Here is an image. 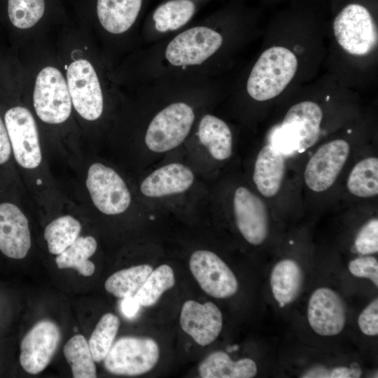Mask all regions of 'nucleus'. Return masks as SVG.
<instances>
[{
    "mask_svg": "<svg viewBox=\"0 0 378 378\" xmlns=\"http://www.w3.org/2000/svg\"><path fill=\"white\" fill-rule=\"evenodd\" d=\"M218 10L141 50L133 76L139 83L162 77H215L226 46L225 26L239 13Z\"/></svg>",
    "mask_w": 378,
    "mask_h": 378,
    "instance_id": "obj_1",
    "label": "nucleus"
},
{
    "mask_svg": "<svg viewBox=\"0 0 378 378\" xmlns=\"http://www.w3.org/2000/svg\"><path fill=\"white\" fill-rule=\"evenodd\" d=\"M297 69L298 59L293 52L281 46L271 47L260 55L251 69L246 92L258 102L274 98L288 86Z\"/></svg>",
    "mask_w": 378,
    "mask_h": 378,
    "instance_id": "obj_2",
    "label": "nucleus"
},
{
    "mask_svg": "<svg viewBox=\"0 0 378 378\" xmlns=\"http://www.w3.org/2000/svg\"><path fill=\"white\" fill-rule=\"evenodd\" d=\"M333 31L340 46L348 53L363 56L377 45V29L370 9L360 2H349L337 13Z\"/></svg>",
    "mask_w": 378,
    "mask_h": 378,
    "instance_id": "obj_3",
    "label": "nucleus"
},
{
    "mask_svg": "<svg viewBox=\"0 0 378 378\" xmlns=\"http://www.w3.org/2000/svg\"><path fill=\"white\" fill-rule=\"evenodd\" d=\"M214 0H161L148 10L142 37L150 44L169 36L193 22L198 13Z\"/></svg>",
    "mask_w": 378,
    "mask_h": 378,
    "instance_id": "obj_4",
    "label": "nucleus"
},
{
    "mask_svg": "<svg viewBox=\"0 0 378 378\" xmlns=\"http://www.w3.org/2000/svg\"><path fill=\"white\" fill-rule=\"evenodd\" d=\"M159 356V346L153 339L123 337L113 344L104 364L111 374L136 376L150 371Z\"/></svg>",
    "mask_w": 378,
    "mask_h": 378,
    "instance_id": "obj_5",
    "label": "nucleus"
},
{
    "mask_svg": "<svg viewBox=\"0 0 378 378\" xmlns=\"http://www.w3.org/2000/svg\"><path fill=\"white\" fill-rule=\"evenodd\" d=\"M33 103L37 115L44 122L59 124L69 118L72 102L67 83L58 69L46 66L40 71Z\"/></svg>",
    "mask_w": 378,
    "mask_h": 378,
    "instance_id": "obj_6",
    "label": "nucleus"
},
{
    "mask_svg": "<svg viewBox=\"0 0 378 378\" xmlns=\"http://www.w3.org/2000/svg\"><path fill=\"white\" fill-rule=\"evenodd\" d=\"M66 83L72 104L84 119H99L104 111V92L92 64L86 59L71 62L66 70Z\"/></svg>",
    "mask_w": 378,
    "mask_h": 378,
    "instance_id": "obj_7",
    "label": "nucleus"
},
{
    "mask_svg": "<svg viewBox=\"0 0 378 378\" xmlns=\"http://www.w3.org/2000/svg\"><path fill=\"white\" fill-rule=\"evenodd\" d=\"M86 186L93 204L104 214H122L130 205L131 195L126 183L109 167L92 164L88 172Z\"/></svg>",
    "mask_w": 378,
    "mask_h": 378,
    "instance_id": "obj_8",
    "label": "nucleus"
},
{
    "mask_svg": "<svg viewBox=\"0 0 378 378\" xmlns=\"http://www.w3.org/2000/svg\"><path fill=\"white\" fill-rule=\"evenodd\" d=\"M4 120L17 162L25 169L36 168L42 156L37 126L30 111L13 107L6 111Z\"/></svg>",
    "mask_w": 378,
    "mask_h": 378,
    "instance_id": "obj_9",
    "label": "nucleus"
},
{
    "mask_svg": "<svg viewBox=\"0 0 378 378\" xmlns=\"http://www.w3.org/2000/svg\"><path fill=\"white\" fill-rule=\"evenodd\" d=\"M190 270L201 288L215 298H227L238 290L237 278L227 264L216 253L207 250L192 253Z\"/></svg>",
    "mask_w": 378,
    "mask_h": 378,
    "instance_id": "obj_10",
    "label": "nucleus"
},
{
    "mask_svg": "<svg viewBox=\"0 0 378 378\" xmlns=\"http://www.w3.org/2000/svg\"><path fill=\"white\" fill-rule=\"evenodd\" d=\"M59 327L50 320L36 323L20 343V363L29 374L42 372L51 361L60 341Z\"/></svg>",
    "mask_w": 378,
    "mask_h": 378,
    "instance_id": "obj_11",
    "label": "nucleus"
},
{
    "mask_svg": "<svg viewBox=\"0 0 378 378\" xmlns=\"http://www.w3.org/2000/svg\"><path fill=\"white\" fill-rule=\"evenodd\" d=\"M349 153V145L343 139L323 144L308 161L304 174L307 187L323 192L335 182Z\"/></svg>",
    "mask_w": 378,
    "mask_h": 378,
    "instance_id": "obj_12",
    "label": "nucleus"
},
{
    "mask_svg": "<svg viewBox=\"0 0 378 378\" xmlns=\"http://www.w3.org/2000/svg\"><path fill=\"white\" fill-rule=\"evenodd\" d=\"M233 209L243 237L251 244H262L269 232L268 213L262 200L247 188L239 187L234 194Z\"/></svg>",
    "mask_w": 378,
    "mask_h": 378,
    "instance_id": "obj_13",
    "label": "nucleus"
},
{
    "mask_svg": "<svg viewBox=\"0 0 378 378\" xmlns=\"http://www.w3.org/2000/svg\"><path fill=\"white\" fill-rule=\"evenodd\" d=\"M307 318L311 328L318 335H338L346 324L345 303L335 290L325 287L319 288L313 292L309 298Z\"/></svg>",
    "mask_w": 378,
    "mask_h": 378,
    "instance_id": "obj_14",
    "label": "nucleus"
},
{
    "mask_svg": "<svg viewBox=\"0 0 378 378\" xmlns=\"http://www.w3.org/2000/svg\"><path fill=\"white\" fill-rule=\"evenodd\" d=\"M182 330L200 346L212 343L219 335L223 327V316L213 302L200 304L187 300L183 304L180 315Z\"/></svg>",
    "mask_w": 378,
    "mask_h": 378,
    "instance_id": "obj_15",
    "label": "nucleus"
},
{
    "mask_svg": "<svg viewBox=\"0 0 378 378\" xmlns=\"http://www.w3.org/2000/svg\"><path fill=\"white\" fill-rule=\"evenodd\" d=\"M31 247L29 222L11 203L0 204V251L13 259L24 258Z\"/></svg>",
    "mask_w": 378,
    "mask_h": 378,
    "instance_id": "obj_16",
    "label": "nucleus"
},
{
    "mask_svg": "<svg viewBox=\"0 0 378 378\" xmlns=\"http://www.w3.org/2000/svg\"><path fill=\"white\" fill-rule=\"evenodd\" d=\"M322 118L321 107L313 102H302L288 109L281 126L298 141V152H304L317 142Z\"/></svg>",
    "mask_w": 378,
    "mask_h": 378,
    "instance_id": "obj_17",
    "label": "nucleus"
},
{
    "mask_svg": "<svg viewBox=\"0 0 378 378\" xmlns=\"http://www.w3.org/2000/svg\"><path fill=\"white\" fill-rule=\"evenodd\" d=\"M194 180V174L188 167L178 162L169 163L147 176L141 183L140 190L147 197H163L186 192Z\"/></svg>",
    "mask_w": 378,
    "mask_h": 378,
    "instance_id": "obj_18",
    "label": "nucleus"
},
{
    "mask_svg": "<svg viewBox=\"0 0 378 378\" xmlns=\"http://www.w3.org/2000/svg\"><path fill=\"white\" fill-rule=\"evenodd\" d=\"M286 171L284 155L272 144L265 145L258 153L254 166L253 182L265 197H271L279 191Z\"/></svg>",
    "mask_w": 378,
    "mask_h": 378,
    "instance_id": "obj_19",
    "label": "nucleus"
},
{
    "mask_svg": "<svg viewBox=\"0 0 378 378\" xmlns=\"http://www.w3.org/2000/svg\"><path fill=\"white\" fill-rule=\"evenodd\" d=\"M196 136L216 160L228 159L232 152V133L225 121L205 112L196 122Z\"/></svg>",
    "mask_w": 378,
    "mask_h": 378,
    "instance_id": "obj_20",
    "label": "nucleus"
},
{
    "mask_svg": "<svg viewBox=\"0 0 378 378\" xmlns=\"http://www.w3.org/2000/svg\"><path fill=\"white\" fill-rule=\"evenodd\" d=\"M255 363L245 358L233 361L222 351L208 355L200 364L199 374L202 378H251L257 374Z\"/></svg>",
    "mask_w": 378,
    "mask_h": 378,
    "instance_id": "obj_21",
    "label": "nucleus"
},
{
    "mask_svg": "<svg viewBox=\"0 0 378 378\" xmlns=\"http://www.w3.org/2000/svg\"><path fill=\"white\" fill-rule=\"evenodd\" d=\"M303 272L298 263L292 259L277 262L271 273L270 285L274 298L283 307L293 302L302 287Z\"/></svg>",
    "mask_w": 378,
    "mask_h": 378,
    "instance_id": "obj_22",
    "label": "nucleus"
},
{
    "mask_svg": "<svg viewBox=\"0 0 378 378\" xmlns=\"http://www.w3.org/2000/svg\"><path fill=\"white\" fill-rule=\"evenodd\" d=\"M97 248L96 239L92 236L78 237L68 248L58 254L55 262L59 269L73 268L84 276H90L95 270L94 263L89 260Z\"/></svg>",
    "mask_w": 378,
    "mask_h": 378,
    "instance_id": "obj_23",
    "label": "nucleus"
},
{
    "mask_svg": "<svg viewBox=\"0 0 378 378\" xmlns=\"http://www.w3.org/2000/svg\"><path fill=\"white\" fill-rule=\"evenodd\" d=\"M148 264L133 266L113 273L105 281V289L118 298L134 296L153 271Z\"/></svg>",
    "mask_w": 378,
    "mask_h": 378,
    "instance_id": "obj_24",
    "label": "nucleus"
},
{
    "mask_svg": "<svg viewBox=\"0 0 378 378\" xmlns=\"http://www.w3.org/2000/svg\"><path fill=\"white\" fill-rule=\"evenodd\" d=\"M349 192L359 197H372L378 194V159L362 160L352 169L346 183Z\"/></svg>",
    "mask_w": 378,
    "mask_h": 378,
    "instance_id": "obj_25",
    "label": "nucleus"
},
{
    "mask_svg": "<svg viewBox=\"0 0 378 378\" xmlns=\"http://www.w3.org/2000/svg\"><path fill=\"white\" fill-rule=\"evenodd\" d=\"M64 355L74 378H95L97 370L88 342L83 335L73 336L64 345Z\"/></svg>",
    "mask_w": 378,
    "mask_h": 378,
    "instance_id": "obj_26",
    "label": "nucleus"
},
{
    "mask_svg": "<svg viewBox=\"0 0 378 378\" xmlns=\"http://www.w3.org/2000/svg\"><path fill=\"white\" fill-rule=\"evenodd\" d=\"M81 230L80 222L71 216L59 217L49 223L44 231L49 252L58 255L78 237Z\"/></svg>",
    "mask_w": 378,
    "mask_h": 378,
    "instance_id": "obj_27",
    "label": "nucleus"
},
{
    "mask_svg": "<svg viewBox=\"0 0 378 378\" xmlns=\"http://www.w3.org/2000/svg\"><path fill=\"white\" fill-rule=\"evenodd\" d=\"M174 284L175 278L172 268L166 264L161 265L153 270L134 297L141 306L150 307Z\"/></svg>",
    "mask_w": 378,
    "mask_h": 378,
    "instance_id": "obj_28",
    "label": "nucleus"
},
{
    "mask_svg": "<svg viewBox=\"0 0 378 378\" xmlns=\"http://www.w3.org/2000/svg\"><path fill=\"white\" fill-rule=\"evenodd\" d=\"M120 320L112 313L104 314L88 341V344L94 362L104 360L111 349L118 331Z\"/></svg>",
    "mask_w": 378,
    "mask_h": 378,
    "instance_id": "obj_29",
    "label": "nucleus"
},
{
    "mask_svg": "<svg viewBox=\"0 0 378 378\" xmlns=\"http://www.w3.org/2000/svg\"><path fill=\"white\" fill-rule=\"evenodd\" d=\"M45 11L44 0H8V14L11 23L19 29L35 25Z\"/></svg>",
    "mask_w": 378,
    "mask_h": 378,
    "instance_id": "obj_30",
    "label": "nucleus"
},
{
    "mask_svg": "<svg viewBox=\"0 0 378 378\" xmlns=\"http://www.w3.org/2000/svg\"><path fill=\"white\" fill-rule=\"evenodd\" d=\"M355 247L362 255H368L378 251V219L368 221L359 230L355 239Z\"/></svg>",
    "mask_w": 378,
    "mask_h": 378,
    "instance_id": "obj_31",
    "label": "nucleus"
},
{
    "mask_svg": "<svg viewBox=\"0 0 378 378\" xmlns=\"http://www.w3.org/2000/svg\"><path fill=\"white\" fill-rule=\"evenodd\" d=\"M351 274L357 277L371 280L376 287L378 286V262L372 256L356 258L349 263Z\"/></svg>",
    "mask_w": 378,
    "mask_h": 378,
    "instance_id": "obj_32",
    "label": "nucleus"
},
{
    "mask_svg": "<svg viewBox=\"0 0 378 378\" xmlns=\"http://www.w3.org/2000/svg\"><path fill=\"white\" fill-rule=\"evenodd\" d=\"M360 330L366 335L378 334V299H374L360 314L358 318Z\"/></svg>",
    "mask_w": 378,
    "mask_h": 378,
    "instance_id": "obj_33",
    "label": "nucleus"
},
{
    "mask_svg": "<svg viewBox=\"0 0 378 378\" xmlns=\"http://www.w3.org/2000/svg\"><path fill=\"white\" fill-rule=\"evenodd\" d=\"M361 371L358 368L340 366L328 370L317 366L307 370L301 377L351 378L359 377Z\"/></svg>",
    "mask_w": 378,
    "mask_h": 378,
    "instance_id": "obj_34",
    "label": "nucleus"
},
{
    "mask_svg": "<svg viewBox=\"0 0 378 378\" xmlns=\"http://www.w3.org/2000/svg\"><path fill=\"white\" fill-rule=\"evenodd\" d=\"M11 153V145L6 125L0 117V164L6 162Z\"/></svg>",
    "mask_w": 378,
    "mask_h": 378,
    "instance_id": "obj_35",
    "label": "nucleus"
},
{
    "mask_svg": "<svg viewBox=\"0 0 378 378\" xmlns=\"http://www.w3.org/2000/svg\"><path fill=\"white\" fill-rule=\"evenodd\" d=\"M140 307L141 304L134 296L122 298L121 311L129 318H132L137 314Z\"/></svg>",
    "mask_w": 378,
    "mask_h": 378,
    "instance_id": "obj_36",
    "label": "nucleus"
}]
</instances>
